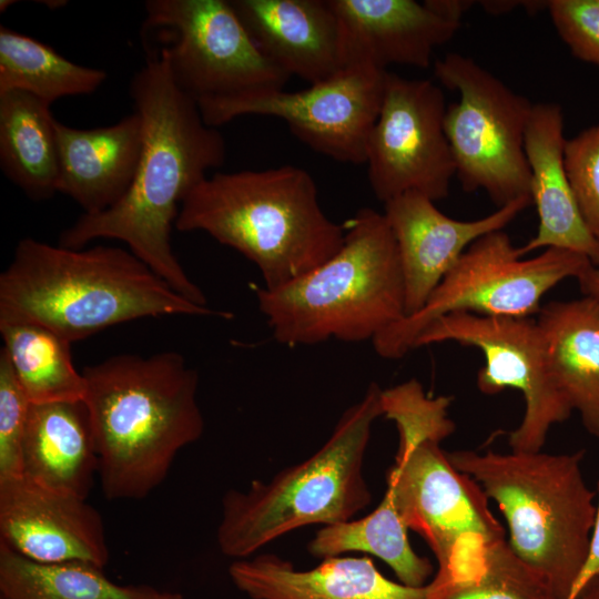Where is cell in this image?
<instances>
[{
	"label": "cell",
	"mask_w": 599,
	"mask_h": 599,
	"mask_svg": "<svg viewBox=\"0 0 599 599\" xmlns=\"http://www.w3.org/2000/svg\"><path fill=\"white\" fill-rule=\"evenodd\" d=\"M129 92L143 123L134 179L113 206L83 213L67 227L59 245L78 250L98 238L121 241L176 293L207 306L174 255L171 233L184 199L211 170L223 165L225 140L204 121L197 102L175 84L159 55H148Z\"/></svg>",
	"instance_id": "obj_1"
},
{
	"label": "cell",
	"mask_w": 599,
	"mask_h": 599,
	"mask_svg": "<svg viewBox=\"0 0 599 599\" xmlns=\"http://www.w3.org/2000/svg\"><path fill=\"white\" fill-rule=\"evenodd\" d=\"M82 374L105 498H145L177 453L203 434L197 372L182 354L166 351L114 355Z\"/></svg>",
	"instance_id": "obj_2"
},
{
	"label": "cell",
	"mask_w": 599,
	"mask_h": 599,
	"mask_svg": "<svg viewBox=\"0 0 599 599\" xmlns=\"http://www.w3.org/2000/svg\"><path fill=\"white\" fill-rule=\"evenodd\" d=\"M232 317L176 293L130 250L69 248L22 238L0 275V321L43 325L71 343L125 322Z\"/></svg>",
	"instance_id": "obj_3"
},
{
	"label": "cell",
	"mask_w": 599,
	"mask_h": 599,
	"mask_svg": "<svg viewBox=\"0 0 599 599\" xmlns=\"http://www.w3.org/2000/svg\"><path fill=\"white\" fill-rule=\"evenodd\" d=\"M450 396H428L417 379L383 389V416L398 432L395 463L386 493L408 529L428 545L438 570L428 583L432 596L471 573L481 550L505 539L488 497L450 463L440 443L455 430L448 417Z\"/></svg>",
	"instance_id": "obj_4"
},
{
	"label": "cell",
	"mask_w": 599,
	"mask_h": 599,
	"mask_svg": "<svg viewBox=\"0 0 599 599\" xmlns=\"http://www.w3.org/2000/svg\"><path fill=\"white\" fill-rule=\"evenodd\" d=\"M175 229L234 248L258 267L265 288L308 273L345 240L344 225L323 212L312 175L291 164L207 176L182 202Z\"/></svg>",
	"instance_id": "obj_5"
},
{
	"label": "cell",
	"mask_w": 599,
	"mask_h": 599,
	"mask_svg": "<svg viewBox=\"0 0 599 599\" xmlns=\"http://www.w3.org/2000/svg\"><path fill=\"white\" fill-rule=\"evenodd\" d=\"M344 227L342 248L323 264L276 288L253 286L277 343L373 341L405 317L397 245L384 213L359 209Z\"/></svg>",
	"instance_id": "obj_6"
},
{
	"label": "cell",
	"mask_w": 599,
	"mask_h": 599,
	"mask_svg": "<svg viewBox=\"0 0 599 599\" xmlns=\"http://www.w3.org/2000/svg\"><path fill=\"white\" fill-rule=\"evenodd\" d=\"M382 390L372 383L305 460L268 481L253 480L246 490L225 493L216 530L223 555L234 560L252 557L295 529L351 520L370 504L363 469L373 424L383 416Z\"/></svg>",
	"instance_id": "obj_7"
},
{
	"label": "cell",
	"mask_w": 599,
	"mask_h": 599,
	"mask_svg": "<svg viewBox=\"0 0 599 599\" xmlns=\"http://www.w3.org/2000/svg\"><path fill=\"white\" fill-rule=\"evenodd\" d=\"M583 455L447 453L498 505L509 545L546 576L560 599H568L585 564L596 517L595 493L581 473Z\"/></svg>",
	"instance_id": "obj_8"
},
{
	"label": "cell",
	"mask_w": 599,
	"mask_h": 599,
	"mask_svg": "<svg viewBox=\"0 0 599 599\" xmlns=\"http://www.w3.org/2000/svg\"><path fill=\"white\" fill-rule=\"evenodd\" d=\"M521 257L504 230L479 237L417 313L389 325L372 341L376 354L386 359L404 357L433 322L451 313L530 317L539 313L546 293L566 278H578L592 265L582 254L555 247Z\"/></svg>",
	"instance_id": "obj_9"
},
{
	"label": "cell",
	"mask_w": 599,
	"mask_h": 599,
	"mask_svg": "<svg viewBox=\"0 0 599 599\" xmlns=\"http://www.w3.org/2000/svg\"><path fill=\"white\" fill-rule=\"evenodd\" d=\"M142 38L197 103L270 89L291 77L257 48L230 0H148Z\"/></svg>",
	"instance_id": "obj_10"
},
{
	"label": "cell",
	"mask_w": 599,
	"mask_h": 599,
	"mask_svg": "<svg viewBox=\"0 0 599 599\" xmlns=\"http://www.w3.org/2000/svg\"><path fill=\"white\" fill-rule=\"evenodd\" d=\"M434 72L459 95L446 108L444 129L463 190L485 191L498 209L530 196L525 133L534 103L458 53L437 60Z\"/></svg>",
	"instance_id": "obj_11"
},
{
	"label": "cell",
	"mask_w": 599,
	"mask_h": 599,
	"mask_svg": "<svg viewBox=\"0 0 599 599\" xmlns=\"http://www.w3.org/2000/svg\"><path fill=\"white\" fill-rule=\"evenodd\" d=\"M387 70L351 64L298 91L270 89L197 103L204 121L219 128L243 115L283 120L312 150L351 164L366 163L369 134L384 97Z\"/></svg>",
	"instance_id": "obj_12"
},
{
	"label": "cell",
	"mask_w": 599,
	"mask_h": 599,
	"mask_svg": "<svg viewBox=\"0 0 599 599\" xmlns=\"http://www.w3.org/2000/svg\"><path fill=\"white\" fill-rule=\"evenodd\" d=\"M448 341L484 354L485 366L477 373V387L483 394L495 395L507 388L522 394L525 414L519 426L508 433V445L511 451H540L550 428L568 419L572 408L550 373L537 321L451 313L433 322L414 348Z\"/></svg>",
	"instance_id": "obj_13"
},
{
	"label": "cell",
	"mask_w": 599,
	"mask_h": 599,
	"mask_svg": "<svg viewBox=\"0 0 599 599\" xmlns=\"http://www.w3.org/2000/svg\"><path fill=\"white\" fill-rule=\"evenodd\" d=\"M446 108L437 84L387 71L365 163L379 201L385 203L406 192L420 193L434 202L447 197L456 166L444 129Z\"/></svg>",
	"instance_id": "obj_14"
},
{
	"label": "cell",
	"mask_w": 599,
	"mask_h": 599,
	"mask_svg": "<svg viewBox=\"0 0 599 599\" xmlns=\"http://www.w3.org/2000/svg\"><path fill=\"white\" fill-rule=\"evenodd\" d=\"M0 545L43 564L109 561L100 512L87 499L19 477L0 481Z\"/></svg>",
	"instance_id": "obj_15"
},
{
	"label": "cell",
	"mask_w": 599,
	"mask_h": 599,
	"mask_svg": "<svg viewBox=\"0 0 599 599\" xmlns=\"http://www.w3.org/2000/svg\"><path fill=\"white\" fill-rule=\"evenodd\" d=\"M532 203L521 196L491 214L459 221L441 213L429 197L406 192L384 203V215L396 241L405 290V317L417 313L479 237L501 231Z\"/></svg>",
	"instance_id": "obj_16"
},
{
	"label": "cell",
	"mask_w": 599,
	"mask_h": 599,
	"mask_svg": "<svg viewBox=\"0 0 599 599\" xmlns=\"http://www.w3.org/2000/svg\"><path fill=\"white\" fill-rule=\"evenodd\" d=\"M339 29L345 67L389 64L426 69L434 50L448 42L460 21L432 0H329Z\"/></svg>",
	"instance_id": "obj_17"
},
{
	"label": "cell",
	"mask_w": 599,
	"mask_h": 599,
	"mask_svg": "<svg viewBox=\"0 0 599 599\" xmlns=\"http://www.w3.org/2000/svg\"><path fill=\"white\" fill-rule=\"evenodd\" d=\"M260 51L309 84L345 67L341 29L329 0H230Z\"/></svg>",
	"instance_id": "obj_18"
},
{
	"label": "cell",
	"mask_w": 599,
	"mask_h": 599,
	"mask_svg": "<svg viewBox=\"0 0 599 599\" xmlns=\"http://www.w3.org/2000/svg\"><path fill=\"white\" fill-rule=\"evenodd\" d=\"M564 115L554 102L534 103L525 133L530 197L539 224L536 235L518 247L521 256L555 247L587 256L599 267V241L586 225L564 166Z\"/></svg>",
	"instance_id": "obj_19"
},
{
	"label": "cell",
	"mask_w": 599,
	"mask_h": 599,
	"mask_svg": "<svg viewBox=\"0 0 599 599\" xmlns=\"http://www.w3.org/2000/svg\"><path fill=\"white\" fill-rule=\"evenodd\" d=\"M233 585L251 599H428V583L409 587L385 577L368 557H331L298 570L274 554L234 560Z\"/></svg>",
	"instance_id": "obj_20"
},
{
	"label": "cell",
	"mask_w": 599,
	"mask_h": 599,
	"mask_svg": "<svg viewBox=\"0 0 599 599\" xmlns=\"http://www.w3.org/2000/svg\"><path fill=\"white\" fill-rule=\"evenodd\" d=\"M58 193L84 214L103 212L129 190L140 160L143 123L136 111L98 128H74L57 121Z\"/></svg>",
	"instance_id": "obj_21"
},
{
	"label": "cell",
	"mask_w": 599,
	"mask_h": 599,
	"mask_svg": "<svg viewBox=\"0 0 599 599\" xmlns=\"http://www.w3.org/2000/svg\"><path fill=\"white\" fill-rule=\"evenodd\" d=\"M98 474V448L84 400L30 404L22 476L87 499Z\"/></svg>",
	"instance_id": "obj_22"
},
{
	"label": "cell",
	"mask_w": 599,
	"mask_h": 599,
	"mask_svg": "<svg viewBox=\"0 0 599 599\" xmlns=\"http://www.w3.org/2000/svg\"><path fill=\"white\" fill-rule=\"evenodd\" d=\"M550 373L587 432L599 440V304L554 301L537 314Z\"/></svg>",
	"instance_id": "obj_23"
},
{
	"label": "cell",
	"mask_w": 599,
	"mask_h": 599,
	"mask_svg": "<svg viewBox=\"0 0 599 599\" xmlns=\"http://www.w3.org/2000/svg\"><path fill=\"white\" fill-rule=\"evenodd\" d=\"M57 121L50 105L31 94L0 93V167L33 201L58 193Z\"/></svg>",
	"instance_id": "obj_24"
},
{
	"label": "cell",
	"mask_w": 599,
	"mask_h": 599,
	"mask_svg": "<svg viewBox=\"0 0 599 599\" xmlns=\"http://www.w3.org/2000/svg\"><path fill=\"white\" fill-rule=\"evenodd\" d=\"M2 599H183L150 585H120L88 562L43 564L0 545Z\"/></svg>",
	"instance_id": "obj_25"
},
{
	"label": "cell",
	"mask_w": 599,
	"mask_h": 599,
	"mask_svg": "<svg viewBox=\"0 0 599 599\" xmlns=\"http://www.w3.org/2000/svg\"><path fill=\"white\" fill-rule=\"evenodd\" d=\"M307 548L322 559L355 551L373 555L390 567L399 582L409 587L427 585L434 571L432 562L410 546L408 528L386 491L368 515L324 526Z\"/></svg>",
	"instance_id": "obj_26"
},
{
	"label": "cell",
	"mask_w": 599,
	"mask_h": 599,
	"mask_svg": "<svg viewBox=\"0 0 599 599\" xmlns=\"http://www.w3.org/2000/svg\"><path fill=\"white\" fill-rule=\"evenodd\" d=\"M1 348L31 404L84 400L85 379L73 365L71 342L30 322L0 321Z\"/></svg>",
	"instance_id": "obj_27"
},
{
	"label": "cell",
	"mask_w": 599,
	"mask_h": 599,
	"mask_svg": "<svg viewBox=\"0 0 599 599\" xmlns=\"http://www.w3.org/2000/svg\"><path fill=\"white\" fill-rule=\"evenodd\" d=\"M108 73L78 64L52 47L0 26V93L21 91L51 105L65 97L95 92Z\"/></svg>",
	"instance_id": "obj_28"
},
{
	"label": "cell",
	"mask_w": 599,
	"mask_h": 599,
	"mask_svg": "<svg viewBox=\"0 0 599 599\" xmlns=\"http://www.w3.org/2000/svg\"><path fill=\"white\" fill-rule=\"evenodd\" d=\"M432 599H560L551 582L505 539L488 544L470 577Z\"/></svg>",
	"instance_id": "obj_29"
},
{
	"label": "cell",
	"mask_w": 599,
	"mask_h": 599,
	"mask_svg": "<svg viewBox=\"0 0 599 599\" xmlns=\"http://www.w3.org/2000/svg\"><path fill=\"white\" fill-rule=\"evenodd\" d=\"M564 166L581 216L599 241V124L566 140Z\"/></svg>",
	"instance_id": "obj_30"
},
{
	"label": "cell",
	"mask_w": 599,
	"mask_h": 599,
	"mask_svg": "<svg viewBox=\"0 0 599 599\" xmlns=\"http://www.w3.org/2000/svg\"><path fill=\"white\" fill-rule=\"evenodd\" d=\"M30 402L6 353L0 351V481L22 477L23 440Z\"/></svg>",
	"instance_id": "obj_31"
},
{
	"label": "cell",
	"mask_w": 599,
	"mask_h": 599,
	"mask_svg": "<svg viewBox=\"0 0 599 599\" xmlns=\"http://www.w3.org/2000/svg\"><path fill=\"white\" fill-rule=\"evenodd\" d=\"M546 7L571 53L599 68V0H550Z\"/></svg>",
	"instance_id": "obj_32"
},
{
	"label": "cell",
	"mask_w": 599,
	"mask_h": 599,
	"mask_svg": "<svg viewBox=\"0 0 599 599\" xmlns=\"http://www.w3.org/2000/svg\"><path fill=\"white\" fill-rule=\"evenodd\" d=\"M597 508L585 564L571 588L568 599H575L593 579L599 578V480L597 483Z\"/></svg>",
	"instance_id": "obj_33"
},
{
	"label": "cell",
	"mask_w": 599,
	"mask_h": 599,
	"mask_svg": "<svg viewBox=\"0 0 599 599\" xmlns=\"http://www.w3.org/2000/svg\"><path fill=\"white\" fill-rule=\"evenodd\" d=\"M581 293L599 304V267L585 270L577 278Z\"/></svg>",
	"instance_id": "obj_34"
},
{
	"label": "cell",
	"mask_w": 599,
	"mask_h": 599,
	"mask_svg": "<svg viewBox=\"0 0 599 599\" xmlns=\"http://www.w3.org/2000/svg\"><path fill=\"white\" fill-rule=\"evenodd\" d=\"M575 599H599V578L590 581Z\"/></svg>",
	"instance_id": "obj_35"
},
{
	"label": "cell",
	"mask_w": 599,
	"mask_h": 599,
	"mask_svg": "<svg viewBox=\"0 0 599 599\" xmlns=\"http://www.w3.org/2000/svg\"><path fill=\"white\" fill-rule=\"evenodd\" d=\"M40 3L47 6L49 9H58L60 7L65 6L67 1H59V0H55V1H41Z\"/></svg>",
	"instance_id": "obj_36"
},
{
	"label": "cell",
	"mask_w": 599,
	"mask_h": 599,
	"mask_svg": "<svg viewBox=\"0 0 599 599\" xmlns=\"http://www.w3.org/2000/svg\"><path fill=\"white\" fill-rule=\"evenodd\" d=\"M13 3H16V1H12V0H1V1H0V11H1V12L6 11L9 7L13 6Z\"/></svg>",
	"instance_id": "obj_37"
},
{
	"label": "cell",
	"mask_w": 599,
	"mask_h": 599,
	"mask_svg": "<svg viewBox=\"0 0 599 599\" xmlns=\"http://www.w3.org/2000/svg\"><path fill=\"white\" fill-rule=\"evenodd\" d=\"M0 599H2V598H0Z\"/></svg>",
	"instance_id": "obj_38"
}]
</instances>
